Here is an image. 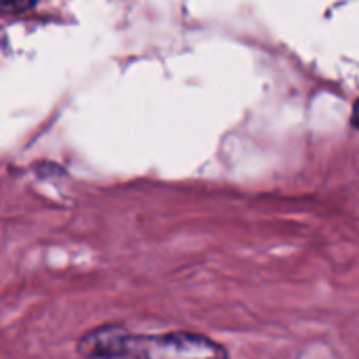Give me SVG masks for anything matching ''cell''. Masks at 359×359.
Instances as JSON below:
<instances>
[{
  "label": "cell",
  "mask_w": 359,
  "mask_h": 359,
  "mask_svg": "<svg viewBox=\"0 0 359 359\" xmlns=\"http://www.w3.org/2000/svg\"><path fill=\"white\" fill-rule=\"evenodd\" d=\"M34 4V0H0V11L2 13H21L27 11Z\"/></svg>",
  "instance_id": "2"
},
{
  "label": "cell",
  "mask_w": 359,
  "mask_h": 359,
  "mask_svg": "<svg viewBox=\"0 0 359 359\" xmlns=\"http://www.w3.org/2000/svg\"><path fill=\"white\" fill-rule=\"evenodd\" d=\"M225 351L212 341L196 334H166V337H130L126 355H223Z\"/></svg>",
  "instance_id": "1"
}]
</instances>
